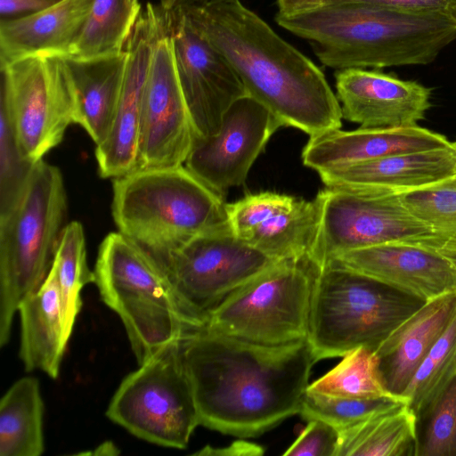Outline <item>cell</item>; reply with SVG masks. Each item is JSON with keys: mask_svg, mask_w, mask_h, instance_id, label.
<instances>
[{"mask_svg": "<svg viewBox=\"0 0 456 456\" xmlns=\"http://www.w3.org/2000/svg\"><path fill=\"white\" fill-rule=\"evenodd\" d=\"M403 205L437 232H456V175L429 187L400 194Z\"/></svg>", "mask_w": 456, "mask_h": 456, "instance_id": "34", "label": "cell"}, {"mask_svg": "<svg viewBox=\"0 0 456 456\" xmlns=\"http://www.w3.org/2000/svg\"><path fill=\"white\" fill-rule=\"evenodd\" d=\"M112 216L154 261L196 235L230 227L224 197L183 165L114 178Z\"/></svg>", "mask_w": 456, "mask_h": 456, "instance_id": "4", "label": "cell"}, {"mask_svg": "<svg viewBox=\"0 0 456 456\" xmlns=\"http://www.w3.org/2000/svg\"><path fill=\"white\" fill-rule=\"evenodd\" d=\"M196 136L170 33L157 42L152 53L142 98L136 169L183 166Z\"/></svg>", "mask_w": 456, "mask_h": 456, "instance_id": "14", "label": "cell"}, {"mask_svg": "<svg viewBox=\"0 0 456 456\" xmlns=\"http://www.w3.org/2000/svg\"><path fill=\"white\" fill-rule=\"evenodd\" d=\"M63 58L75 91L76 124L98 145L112 126L125 74L126 51L87 60Z\"/></svg>", "mask_w": 456, "mask_h": 456, "instance_id": "25", "label": "cell"}, {"mask_svg": "<svg viewBox=\"0 0 456 456\" xmlns=\"http://www.w3.org/2000/svg\"><path fill=\"white\" fill-rule=\"evenodd\" d=\"M230 227L240 240L281 261L309 257L322 216V200L272 191L226 203Z\"/></svg>", "mask_w": 456, "mask_h": 456, "instance_id": "17", "label": "cell"}, {"mask_svg": "<svg viewBox=\"0 0 456 456\" xmlns=\"http://www.w3.org/2000/svg\"><path fill=\"white\" fill-rule=\"evenodd\" d=\"M330 0H277L279 11L282 14H294L311 11L325 5Z\"/></svg>", "mask_w": 456, "mask_h": 456, "instance_id": "40", "label": "cell"}, {"mask_svg": "<svg viewBox=\"0 0 456 456\" xmlns=\"http://www.w3.org/2000/svg\"><path fill=\"white\" fill-rule=\"evenodd\" d=\"M426 302L335 261L319 268L307 340L316 362L358 346L376 350Z\"/></svg>", "mask_w": 456, "mask_h": 456, "instance_id": "6", "label": "cell"}, {"mask_svg": "<svg viewBox=\"0 0 456 456\" xmlns=\"http://www.w3.org/2000/svg\"><path fill=\"white\" fill-rule=\"evenodd\" d=\"M236 0H160L159 4L166 10L174 12L187 8L202 7Z\"/></svg>", "mask_w": 456, "mask_h": 456, "instance_id": "41", "label": "cell"}, {"mask_svg": "<svg viewBox=\"0 0 456 456\" xmlns=\"http://www.w3.org/2000/svg\"><path fill=\"white\" fill-rule=\"evenodd\" d=\"M264 453L263 447L245 442V441H236L231 444L227 447L223 448H214L209 445H206L201 448L200 451L194 452L195 455H261Z\"/></svg>", "mask_w": 456, "mask_h": 456, "instance_id": "39", "label": "cell"}, {"mask_svg": "<svg viewBox=\"0 0 456 456\" xmlns=\"http://www.w3.org/2000/svg\"><path fill=\"white\" fill-rule=\"evenodd\" d=\"M94 274L102 300L123 322L138 365L189 331L159 267L122 232L102 241Z\"/></svg>", "mask_w": 456, "mask_h": 456, "instance_id": "7", "label": "cell"}, {"mask_svg": "<svg viewBox=\"0 0 456 456\" xmlns=\"http://www.w3.org/2000/svg\"><path fill=\"white\" fill-rule=\"evenodd\" d=\"M67 212L60 169L40 160L15 204L0 216V346L10 340L20 304L51 272Z\"/></svg>", "mask_w": 456, "mask_h": 456, "instance_id": "5", "label": "cell"}, {"mask_svg": "<svg viewBox=\"0 0 456 456\" xmlns=\"http://www.w3.org/2000/svg\"><path fill=\"white\" fill-rule=\"evenodd\" d=\"M338 440V430L334 427L319 419H310L283 455L335 456Z\"/></svg>", "mask_w": 456, "mask_h": 456, "instance_id": "36", "label": "cell"}, {"mask_svg": "<svg viewBox=\"0 0 456 456\" xmlns=\"http://www.w3.org/2000/svg\"><path fill=\"white\" fill-rule=\"evenodd\" d=\"M106 416L136 437L184 449L200 425L179 340L159 350L121 381Z\"/></svg>", "mask_w": 456, "mask_h": 456, "instance_id": "9", "label": "cell"}, {"mask_svg": "<svg viewBox=\"0 0 456 456\" xmlns=\"http://www.w3.org/2000/svg\"><path fill=\"white\" fill-rule=\"evenodd\" d=\"M173 14L160 4L142 8L126 45L121 94L110 131L96 145L99 175L117 178L136 169L144 87L157 42L171 33Z\"/></svg>", "mask_w": 456, "mask_h": 456, "instance_id": "13", "label": "cell"}, {"mask_svg": "<svg viewBox=\"0 0 456 456\" xmlns=\"http://www.w3.org/2000/svg\"><path fill=\"white\" fill-rule=\"evenodd\" d=\"M142 8L130 0H94L79 35L64 57L87 60L124 52Z\"/></svg>", "mask_w": 456, "mask_h": 456, "instance_id": "28", "label": "cell"}, {"mask_svg": "<svg viewBox=\"0 0 456 456\" xmlns=\"http://www.w3.org/2000/svg\"><path fill=\"white\" fill-rule=\"evenodd\" d=\"M53 267L61 292L65 334L69 340L82 307V289L94 282V271L90 270L86 261L84 228L78 221H72L65 226Z\"/></svg>", "mask_w": 456, "mask_h": 456, "instance_id": "29", "label": "cell"}, {"mask_svg": "<svg viewBox=\"0 0 456 456\" xmlns=\"http://www.w3.org/2000/svg\"><path fill=\"white\" fill-rule=\"evenodd\" d=\"M133 4H139L140 2L139 0H130Z\"/></svg>", "mask_w": 456, "mask_h": 456, "instance_id": "43", "label": "cell"}, {"mask_svg": "<svg viewBox=\"0 0 456 456\" xmlns=\"http://www.w3.org/2000/svg\"><path fill=\"white\" fill-rule=\"evenodd\" d=\"M282 123L261 102L246 94L223 116L217 133L196 136L185 167L224 197L244 183L253 163Z\"/></svg>", "mask_w": 456, "mask_h": 456, "instance_id": "15", "label": "cell"}, {"mask_svg": "<svg viewBox=\"0 0 456 456\" xmlns=\"http://www.w3.org/2000/svg\"><path fill=\"white\" fill-rule=\"evenodd\" d=\"M456 377V314L418 367L403 396L417 417Z\"/></svg>", "mask_w": 456, "mask_h": 456, "instance_id": "31", "label": "cell"}, {"mask_svg": "<svg viewBox=\"0 0 456 456\" xmlns=\"http://www.w3.org/2000/svg\"><path fill=\"white\" fill-rule=\"evenodd\" d=\"M417 415L408 403L338 431L335 456H416Z\"/></svg>", "mask_w": 456, "mask_h": 456, "instance_id": "26", "label": "cell"}, {"mask_svg": "<svg viewBox=\"0 0 456 456\" xmlns=\"http://www.w3.org/2000/svg\"><path fill=\"white\" fill-rule=\"evenodd\" d=\"M436 249L456 269V232L447 235Z\"/></svg>", "mask_w": 456, "mask_h": 456, "instance_id": "42", "label": "cell"}, {"mask_svg": "<svg viewBox=\"0 0 456 456\" xmlns=\"http://www.w3.org/2000/svg\"><path fill=\"white\" fill-rule=\"evenodd\" d=\"M335 86L342 117L362 128L417 126L431 106L430 88L378 69L337 70Z\"/></svg>", "mask_w": 456, "mask_h": 456, "instance_id": "18", "label": "cell"}, {"mask_svg": "<svg viewBox=\"0 0 456 456\" xmlns=\"http://www.w3.org/2000/svg\"><path fill=\"white\" fill-rule=\"evenodd\" d=\"M232 66L247 94L310 137L341 127L322 71L240 0L178 11Z\"/></svg>", "mask_w": 456, "mask_h": 456, "instance_id": "2", "label": "cell"}, {"mask_svg": "<svg viewBox=\"0 0 456 456\" xmlns=\"http://www.w3.org/2000/svg\"><path fill=\"white\" fill-rule=\"evenodd\" d=\"M172 13L171 37L180 86L197 136L208 137L217 133L227 109L248 94L227 59L183 15Z\"/></svg>", "mask_w": 456, "mask_h": 456, "instance_id": "16", "label": "cell"}, {"mask_svg": "<svg viewBox=\"0 0 456 456\" xmlns=\"http://www.w3.org/2000/svg\"><path fill=\"white\" fill-rule=\"evenodd\" d=\"M94 0H58L50 6L0 24L1 65L36 54H68Z\"/></svg>", "mask_w": 456, "mask_h": 456, "instance_id": "23", "label": "cell"}, {"mask_svg": "<svg viewBox=\"0 0 456 456\" xmlns=\"http://www.w3.org/2000/svg\"><path fill=\"white\" fill-rule=\"evenodd\" d=\"M453 145H454V148H455V151H456V142H452Z\"/></svg>", "mask_w": 456, "mask_h": 456, "instance_id": "44", "label": "cell"}, {"mask_svg": "<svg viewBox=\"0 0 456 456\" xmlns=\"http://www.w3.org/2000/svg\"><path fill=\"white\" fill-rule=\"evenodd\" d=\"M455 314L456 291L445 293L427 301L379 345L375 350L378 369L389 393L403 396L418 367Z\"/></svg>", "mask_w": 456, "mask_h": 456, "instance_id": "22", "label": "cell"}, {"mask_svg": "<svg viewBox=\"0 0 456 456\" xmlns=\"http://www.w3.org/2000/svg\"><path fill=\"white\" fill-rule=\"evenodd\" d=\"M306 390L350 398L397 396L385 387L376 353L366 346H358L346 354L335 367L309 384Z\"/></svg>", "mask_w": 456, "mask_h": 456, "instance_id": "30", "label": "cell"}, {"mask_svg": "<svg viewBox=\"0 0 456 456\" xmlns=\"http://www.w3.org/2000/svg\"><path fill=\"white\" fill-rule=\"evenodd\" d=\"M34 165L21 155L7 110L0 103V216L15 204Z\"/></svg>", "mask_w": 456, "mask_h": 456, "instance_id": "35", "label": "cell"}, {"mask_svg": "<svg viewBox=\"0 0 456 456\" xmlns=\"http://www.w3.org/2000/svg\"><path fill=\"white\" fill-rule=\"evenodd\" d=\"M277 262L231 227L196 235L155 261L189 330L204 326L230 296Z\"/></svg>", "mask_w": 456, "mask_h": 456, "instance_id": "10", "label": "cell"}, {"mask_svg": "<svg viewBox=\"0 0 456 456\" xmlns=\"http://www.w3.org/2000/svg\"><path fill=\"white\" fill-rule=\"evenodd\" d=\"M318 195L322 216L309 255L318 268L350 250L394 242L436 248L447 236L412 215L399 194L326 187Z\"/></svg>", "mask_w": 456, "mask_h": 456, "instance_id": "12", "label": "cell"}, {"mask_svg": "<svg viewBox=\"0 0 456 456\" xmlns=\"http://www.w3.org/2000/svg\"><path fill=\"white\" fill-rule=\"evenodd\" d=\"M200 425L259 436L298 414L316 360L307 339L265 346L201 326L179 340Z\"/></svg>", "mask_w": 456, "mask_h": 456, "instance_id": "1", "label": "cell"}, {"mask_svg": "<svg viewBox=\"0 0 456 456\" xmlns=\"http://www.w3.org/2000/svg\"><path fill=\"white\" fill-rule=\"evenodd\" d=\"M318 270L309 257L279 261L230 296L204 326L265 346L307 339Z\"/></svg>", "mask_w": 456, "mask_h": 456, "instance_id": "8", "label": "cell"}, {"mask_svg": "<svg viewBox=\"0 0 456 456\" xmlns=\"http://www.w3.org/2000/svg\"><path fill=\"white\" fill-rule=\"evenodd\" d=\"M329 261L425 302L456 291V269L435 248L423 244H381L344 252Z\"/></svg>", "mask_w": 456, "mask_h": 456, "instance_id": "19", "label": "cell"}, {"mask_svg": "<svg viewBox=\"0 0 456 456\" xmlns=\"http://www.w3.org/2000/svg\"><path fill=\"white\" fill-rule=\"evenodd\" d=\"M363 3L414 12L441 13L456 19V0H330L325 5Z\"/></svg>", "mask_w": 456, "mask_h": 456, "instance_id": "37", "label": "cell"}, {"mask_svg": "<svg viewBox=\"0 0 456 456\" xmlns=\"http://www.w3.org/2000/svg\"><path fill=\"white\" fill-rule=\"evenodd\" d=\"M408 403L402 396L350 398L305 391L299 415L306 419H319L342 430L380 411Z\"/></svg>", "mask_w": 456, "mask_h": 456, "instance_id": "32", "label": "cell"}, {"mask_svg": "<svg viewBox=\"0 0 456 456\" xmlns=\"http://www.w3.org/2000/svg\"><path fill=\"white\" fill-rule=\"evenodd\" d=\"M277 24L309 41L336 70L428 65L456 40V19L363 3H339L275 15Z\"/></svg>", "mask_w": 456, "mask_h": 456, "instance_id": "3", "label": "cell"}, {"mask_svg": "<svg viewBox=\"0 0 456 456\" xmlns=\"http://www.w3.org/2000/svg\"><path fill=\"white\" fill-rule=\"evenodd\" d=\"M443 134L412 126L394 128H340L311 136L303 164L316 172L394 155L452 147Z\"/></svg>", "mask_w": 456, "mask_h": 456, "instance_id": "21", "label": "cell"}, {"mask_svg": "<svg viewBox=\"0 0 456 456\" xmlns=\"http://www.w3.org/2000/svg\"><path fill=\"white\" fill-rule=\"evenodd\" d=\"M43 419L38 379H19L0 402V455L40 456L45 451Z\"/></svg>", "mask_w": 456, "mask_h": 456, "instance_id": "27", "label": "cell"}, {"mask_svg": "<svg viewBox=\"0 0 456 456\" xmlns=\"http://www.w3.org/2000/svg\"><path fill=\"white\" fill-rule=\"evenodd\" d=\"M17 313L20 322L19 356L25 370H38L58 379L69 339L53 265L41 287L20 304Z\"/></svg>", "mask_w": 456, "mask_h": 456, "instance_id": "24", "label": "cell"}, {"mask_svg": "<svg viewBox=\"0 0 456 456\" xmlns=\"http://www.w3.org/2000/svg\"><path fill=\"white\" fill-rule=\"evenodd\" d=\"M317 173L326 187L400 195L456 175V151L452 143L448 148L394 155Z\"/></svg>", "mask_w": 456, "mask_h": 456, "instance_id": "20", "label": "cell"}, {"mask_svg": "<svg viewBox=\"0 0 456 456\" xmlns=\"http://www.w3.org/2000/svg\"><path fill=\"white\" fill-rule=\"evenodd\" d=\"M416 456H456V377L417 417Z\"/></svg>", "mask_w": 456, "mask_h": 456, "instance_id": "33", "label": "cell"}, {"mask_svg": "<svg viewBox=\"0 0 456 456\" xmlns=\"http://www.w3.org/2000/svg\"><path fill=\"white\" fill-rule=\"evenodd\" d=\"M56 1H58V0H56Z\"/></svg>", "mask_w": 456, "mask_h": 456, "instance_id": "45", "label": "cell"}, {"mask_svg": "<svg viewBox=\"0 0 456 456\" xmlns=\"http://www.w3.org/2000/svg\"><path fill=\"white\" fill-rule=\"evenodd\" d=\"M54 2L56 0H0V12L3 17L25 16L41 11Z\"/></svg>", "mask_w": 456, "mask_h": 456, "instance_id": "38", "label": "cell"}, {"mask_svg": "<svg viewBox=\"0 0 456 456\" xmlns=\"http://www.w3.org/2000/svg\"><path fill=\"white\" fill-rule=\"evenodd\" d=\"M1 104L19 148L31 164L56 147L76 124V98L63 56L36 53L1 65Z\"/></svg>", "mask_w": 456, "mask_h": 456, "instance_id": "11", "label": "cell"}]
</instances>
